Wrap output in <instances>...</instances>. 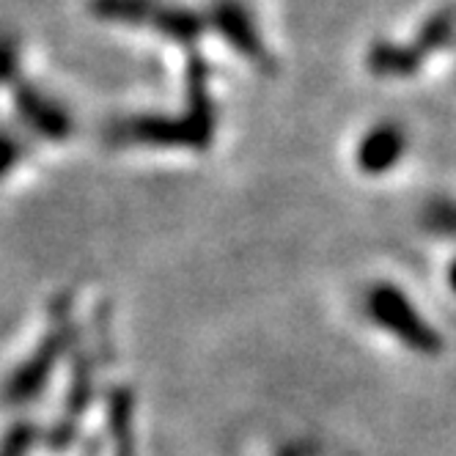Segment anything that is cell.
Wrapping results in <instances>:
<instances>
[{
	"mask_svg": "<svg viewBox=\"0 0 456 456\" xmlns=\"http://www.w3.org/2000/svg\"><path fill=\"white\" fill-rule=\"evenodd\" d=\"M50 316H53V324H50L47 336L9 374L4 387H0V399H4V404L20 407V404L34 402L42 394V387L47 385L53 369L61 363V357L75 346L77 328H75V322L69 316V303L63 300V297L58 303H53Z\"/></svg>",
	"mask_w": 456,
	"mask_h": 456,
	"instance_id": "6da1fadb",
	"label": "cell"
},
{
	"mask_svg": "<svg viewBox=\"0 0 456 456\" xmlns=\"http://www.w3.org/2000/svg\"><path fill=\"white\" fill-rule=\"evenodd\" d=\"M366 314L382 333L396 338L412 354H420V357L443 354L445 341L440 330L415 308L410 295H404L399 286L387 281L374 283L366 291Z\"/></svg>",
	"mask_w": 456,
	"mask_h": 456,
	"instance_id": "7a4b0ae2",
	"label": "cell"
},
{
	"mask_svg": "<svg viewBox=\"0 0 456 456\" xmlns=\"http://www.w3.org/2000/svg\"><path fill=\"white\" fill-rule=\"evenodd\" d=\"M110 135L118 143L204 151L215 141V116L190 110V108L182 116H159V113L129 116L110 126Z\"/></svg>",
	"mask_w": 456,
	"mask_h": 456,
	"instance_id": "3957f363",
	"label": "cell"
},
{
	"mask_svg": "<svg viewBox=\"0 0 456 456\" xmlns=\"http://www.w3.org/2000/svg\"><path fill=\"white\" fill-rule=\"evenodd\" d=\"M204 20H207V28L212 25L215 34L234 53L250 61L253 67L267 69V72L273 69V55L265 45L262 30H258L250 9L242 0H212L209 14Z\"/></svg>",
	"mask_w": 456,
	"mask_h": 456,
	"instance_id": "277c9868",
	"label": "cell"
},
{
	"mask_svg": "<svg viewBox=\"0 0 456 456\" xmlns=\"http://www.w3.org/2000/svg\"><path fill=\"white\" fill-rule=\"evenodd\" d=\"M14 105L20 118L34 135L47 138V141H67L75 129V121L69 110L61 102H55L50 94L42 88L17 80L14 83Z\"/></svg>",
	"mask_w": 456,
	"mask_h": 456,
	"instance_id": "5b68a950",
	"label": "cell"
},
{
	"mask_svg": "<svg viewBox=\"0 0 456 456\" xmlns=\"http://www.w3.org/2000/svg\"><path fill=\"white\" fill-rule=\"evenodd\" d=\"M407 135L396 121H377L354 146V166L366 176H385L404 159Z\"/></svg>",
	"mask_w": 456,
	"mask_h": 456,
	"instance_id": "8992f818",
	"label": "cell"
},
{
	"mask_svg": "<svg viewBox=\"0 0 456 456\" xmlns=\"http://www.w3.org/2000/svg\"><path fill=\"white\" fill-rule=\"evenodd\" d=\"M423 53L412 42H394V39H379L366 53V67L371 75L385 80H402L415 77L423 67Z\"/></svg>",
	"mask_w": 456,
	"mask_h": 456,
	"instance_id": "52a82bcc",
	"label": "cell"
},
{
	"mask_svg": "<svg viewBox=\"0 0 456 456\" xmlns=\"http://www.w3.org/2000/svg\"><path fill=\"white\" fill-rule=\"evenodd\" d=\"M149 28H154L159 37H166L174 45L192 47L204 37L207 20L195 9H187V6H179V4H159Z\"/></svg>",
	"mask_w": 456,
	"mask_h": 456,
	"instance_id": "ba28073f",
	"label": "cell"
},
{
	"mask_svg": "<svg viewBox=\"0 0 456 456\" xmlns=\"http://www.w3.org/2000/svg\"><path fill=\"white\" fill-rule=\"evenodd\" d=\"M94 371H96V357L91 352H77L75 361V371H72V382L67 390V404H63V420L67 427L77 429V420L83 418L86 407L91 404L94 396Z\"/></svg>",
	"mask_w": 456,
	"mask_h": 456,
	"instance_id": "9c48e42d",
	"label": "cell"
},
{
	"mask_svg": "<svg viewBox=\"0 0 456 456\" xmlns=\"http://www.w3.org/2000/svg\"><path fill=\"white\" fill-rule=\"evenodd\" d=\"M159 0H88V12L110 25L143 28L151 25V17Z\"/></svg>",
	"mask_w": 456,
	"mask_h": 456,
	"instance_id": "30bf717a",
	"label": "cell"
},
{
	"mask_svg": "<svg viewBox=\"0 0 456 456\" xmlns=\"http://www.w3.org/2000/svg\"><path fill=\"white\" fill-rule=\"evenodd\" d=\"M133 394L129 387H113L108 396V427L113 437V456H135L133 445Z\"/></svg>",
	"mask_w": 456,
	"mask_h": 456,
	"instance_id": "8fae6325",
	"label": "cell"
},
{
	"mask_svg": "<svg viewBox=\"0 0 456 456\" xmlns=\"http://www.w3.org/2000/svg\"><path fill=\"white\" fill-rule=\"evenodd\" d=\"M453 42H456V9H443L427 17L412 39V45L423 53V58H432L448 50Z\"/></svg>",
	"mask_w": 456,
	"mask_h": 456,
	"instance_id": "7c38bea8",
	"label": "cell"
},
{
	"mask_svg": "<svg viewBox=\"0 0 456 456\" xmlns=\"http://www.w3.org/2000/svg\"><path fill=\"white\" fill-rule=\"evenodd\" d=\"M420 223L427 232H432L437 237H456V201L453 199L429 201L420 215Z\"/></svg>",
	"mask_w": 456,
	"mask_h": 456,
	"instance_id": "4fadbf2b",
	"label": "cell"
},
{
	"mask_svg": "<svg viewBox=\"0 0 456 456\" xmlns=\"http://www.w3.org/2000/svg\"><path fill=\"white\" fill-rule=\"evenodd\" d=\"M39 437V429L28 420H17L14 427L6 432V437L0 440V456H28V451L34 448Z\"/></svg>",
	"mask_w": 456,
	"mask_h": 456,
	"instance_id": "5bb4252c",
	"label": "cell"
},
{
	"mask_svg": "<svg viewBox=\"0 0 456 456\" xmlns=\"http://www.w3.org/2000/svg\"><path fill=\"white\" fill-rule=\"evenodd\" d=\"M20 77V45L14 37L0 34V86L17 83Z\"/></svg>",
	"mask_w": 456,
	"mask_h": 456,
	"instance_id": "9a60e30c",
	"label": "cell"
},
{
	"mask_svg": "<svg viewBox=\"0 0 456 456\" xmlns=\"http://www.w3.org/2000/svg\"><path fill=\"white\" fill-rule=\"evenodd\" d=\"M25 157V141L12 133V129H0V179L17 168V162Z\"/></svg>",
	"mask_w": 456,
	"mask_h": 456,
	"instance_id": "2e32d148",
	"label": "cell"
},
{
	"mask_svg": "<svg viewBox=\"0 0 456 456\" xmlns=\"http://www.w3.org/2000/svg\"><path fill=\"white\" fill-rule=\"evenodd\" d=\"M445 281H448V289L456 295V258L448 265V273H445Z\"/></svg>",
	"mask_w": 456,
	"mask_h": 456,
	"instance_id": "e0dca14e",
	"label": "cell"
}]
</instances>
